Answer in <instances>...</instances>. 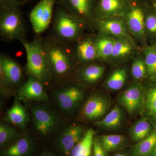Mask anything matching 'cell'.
<instances>
[{"label": "cell", "instance_id": "cell-1", "mask_svg": "<svg viewBox=\"0 0 156 156\" xmlns=\"http://www.w3.org/2000/svg\"><path fill=\"white\" fill-rule=\"evenodd\" d=\"M42 40L52 79L67 80L77 63L71 45L52 35Z\"/></svg>", "mask_w": 156, "mask_h": 156}, {"label": "cell", "instance_id": "cell-2", "mask_svg": "<svg viewBox=\"0 0 156 156\" xmlns=\"http://www.w3.org/2000/svg\"><path fill=\"white\" fill-rule=\"evenodd\" d=\"M26 53L27 72L48 85L52 80V75L47 55L43 44L42 37L37 35L31 41L27 40L20 42Z\"/></svg>", "mask_w": 156, "mask_h": 156}, {"label": "cell", "instance_id": "cell-3", "mask_svg": "<svg viewBox=\"0 0 156 156\" xmlns=\"http://www.w3.org/2000/svg\"><path fill=\"white\" fill-rule=\"evenodd\" d=\"M83 22L58 5L53 16L52 35L71 44L80 37Z\"/></svg>", "mask_w": 156, "mask_h": 156}, {"label": "cell", "instance_id": "cell-4", "mask_svg": "<svg viewBox=\"0 0 156 156\" xmlns=\"http://www.w3.org/2000/svg\"><path fill=\"white\" fill-rule=\"evenodd\" d=\"M21 7H13L0 11V35L5 42H20L27 40L25 23Z\"/></svg>", "mask_w": 156, "mask_h": 156}, {"label": "cell", "instance_id": "cell-5", "mask_svg": "<svg viewBox=\"0 0 156 156\" xmlns=\"http://www.w3.org/2000/svg\"><path fill=\"white\" fill-rule=\"evenodd\" d=\"M56 0H41L29 14L30 21L37 35L45 31L53 22Z\"/></svg>", "mask_w": 156, "mask_h": 156}, {"label": "cell", "instance_id": "cell-6", "mask_svg": "<svg viewBox=\"0 0 156 156\" xmlns=\"http://www.w3.org/2000/svg\"><path fill=\"white\" fill-rule=\"evenodd\" d=\"M67 84L56 89L54 97L58 106L65 111L72 110L80 103L84 95L83 89L75 84Z\"/></svg>", "mask_w": 156, "mask_h": 156}, {"label": "cell", "instance_id": "cell-7", "mask_svg": "<svg viewBox=\"0 0 156 156\" xmlns=\"http://www.w3.org/2000/svg\"><path fill=\"white\" fill-rule=\"evenodd\" d=\"M144 91L141 86H131L119 95V102L130 114H134L142 109Z\"/></svg>", "mask_w": 156, "mask_h": 156}, {"label": "cell", "instance_id": "cell-8", "mask_svg": "<svg viewBox=\"0 0 156 156\" xmlns=\"http://www.w3.org/2000/svg\"><path fill=\"white\" fill-rule=\"evenodd\" d=\"M61 6L83 22L89 19L94 11V0H58Z\"/></svg>", "mask_w": 156, "mask_h": 156}, {"label": "cell", "instance_id": "cell-9", "mask_svg": "<svg viewBox=\"0 0 156 156\" xmlns=\"http://www.w3.org/2000/svg\"><path fill=\"white\" fill-rule=\"evenodd\" d=\"M0 69L2 70L9 87H15L21 83L23 79L22 68L13 58L1 53Z\"/></svg>", "mask_w": 156, "mask_h": 156}, {"label": "cell", "instance_id": "cell-10", "mask_svg": "<svg viewBox=\"0 0 156 156\" xmlns=\"http://www.w3.org/2000/svg\"><path fill=\"white\" fill-rule=\"evenodd\" d=\"M44 86L41 82L32 76L28 78L18 90L20 98L26 100L44 101L48 96L45 92Z\"/></svg>", "mask_w": 156, "mask_h": 156}, {"label": "cell", "instance_id": "cell-11", "mask_svg": "<svg viewBox=\"0 0 156 156\" xmlns=\"http://www.w3.org/2000/svg\"><path fill=\"white\" fill-rule=\"evenodd\" d=\"M74 42L76 43L74 46H71L77 62L79 60L84 63L91 62L98 58L95 40L78 38Z\"/></svg>", "mask_w": 156, "mask_h": 156}, {"label": "cell", "instance_id": "cell-12", "mask_svg": "<svg viewBox=\"0 0 156 156\" xmlns=\"http://www.w3.org/2000/svg\"><path fill=\"white\" fill-rule=\"evenodd\" d=\"M83 129L80 126H73L66 129L62 134L58 146L65 155L70 156L73 148L83 138Z\"/></svg>", "mask_w": 156, "mask_h": 156}, {"label": "cell", "instance_id": "cell-13", "mask_svg": "<svg viewBox=\"0 0 156 156\" xmlns=\"http://www.w3.org/2000/svg\"><path fill=\"white\" fill-rule=\"evenodd\" d=\"M109 108V103L105 98L94 95L87 101L83 109V115L89 120H95L102 116Z\"/></svg>", "mask_w": 156, "mask_h": 156}, {"label": "cell", "instance_id": "cell-14", "mask_svg": "<svg viewBox=\"0 0 156 156\" xmlns=\"http://www.w3.org/2000/svg\"><path fill=\"white\" fill-rule=\"evenodd\" d=\"M35 126L41 134L46 135L54 128L56 120L50 111L44 108L35 107L32 109Z\"/></svg>", "mask_w": 156, "mask_h": 156}, {"label": "cell", "instance_id": "cell-15", "mask_svg": "<svg viewBox=\"0 0 156 156\" xmlns=\"http://www.w3.org/2000/svg\"><path fill=\"white\" fill-rule=\"evenodd\" d=\"M156 147V128L145 139L131 147V156H151Z\"/></svg>", "mask_w": 156, "mask_h": 156}, {"label": "cell", "instance_id": "cell-16", "mask_svg": "<svg viewBox=\"0 0 156 156\" xmlns=\"http://www.w3.org/2000/svg\"><path fill=\"white\" fill-rule=\"evenodd\" d=\"M97 139L101 147L108 153L122 150L126 146L125 137L120 134L103 135Z\"/></svg>", "mask_w": 156, "mask_h": 156}, {"label": "cell", "instance_id": "cell-17", "mask_svg": "<svg viewBox=\"0 0 156 156\" xmlns=\"http://www.w3.org/2000/svg\"><path fill=\"white\" fill-rule=\"evenodd\" d=\"M33 148L31 140L23 137L3 151L2 156H27L30 153Z\"/></svg>", "mask_w": 156, "mask_h": 156}, {"label": "cell", "instance_id": "cell-18", "mask_svg": "<svg viewBox=\"0 0 156 156\" xmlns=\"http://www.w3.org/2000/svg\"><path fill=\"white\" fill-rule=\"evenodd\" d=\"M152 131L149 120L144 118L136 122L132 126L130 131V136L133 141L137 143L146 138Z\"/></svg>", "mask_w": 156, "mask_h": 156}, {"label": "cell", "instance_id": "cell-19", "mask_svg": "<svg viewBox=\"0 0 156 156\" xmlns=\"http://www.w3.org/2000/svg\"><path fill=\"white\" fill-rule=\"evenodd\" d=\"M7 117L9 122L19 127H23L28 120L25 109L17 100L8 111Z\"/></svg>", "mask_w": 156, "mask_h": 156}, {"label": "cell", "instance_id": "cell-20", "mask_svg": "<svg viewBox=\"0 0 156 156\" xmlns=\"http://www.w3.org/2000/svg\"><path fill=\"white\" fill-rule=\"evenodd\" d=\"M141 110L147 115L156 121V86L144 92Z\"/></svg>", "mask_w": 156, "mask_h": 156}, {"label": "cell", "instance_id": "cell-21", "mask_svg": "<svg viewBox=\"0 0 156 156\" xmlns=\"http://www.w3.org/2000/svg\"><path fill=\"white\" fill-rule=\"evenodd\" d=\"M122 112L118 106H115L106 116L96 123L101 128L107 129H115L119 128L122 121Z\"/></svg>", "mask_w": 156, "mask_h": 156}, {"label": "cell", "instance_id": "cell-22", "mask_svg": "<svg viewBox=\"0 0 156 156\" xmlns=\"http://www.w3.org/2000/svg\"><path fill=\"white\" fill-rule=\"evenodd\" d=\"M128 25L131 30L136 34H142L144 29V15L141 9H132L128 15Z\"/></svg>", "mask_w": 156, "mask_h": 156}, {"label": "cell", "instance_id": "cell-23", "mask_svg": "<svg viewBox=\"0 0 156 156\" xmlns=\"http://www.w3.org/2000/svg\"><path fill=\"white\" fill-rule=\"evenodd\" d=\"M104 72V68L95 64L89 65L81 71V79L88 83H93L100 80Z\"/></svg>", "mask_w": 156, "mask_h": 156}, {"label": "cell", "instance_id": "cell-24", "mask_svg": "<svg viewBox=\"0 0 156 156\" xmlns=\"http://www.w3.org/2000/svg\"><path fill=\"white\" fill-rule=\"evenodd\" d=\"M98 58H106L111 56L115 42L106 38H100L95 40Z\"/></svg>", "mask_w": 156, "mask_h": 156}, {"label": "cell", "instance_id": "cell-25", "mask_svg": "<svg viewBox=\"0 0 156 156\" xmlns=\"http://www.w3.org/2000/svg\"><path fill=\"white\" fill-rule=\"evenodd\" d=\"M101 30L115 36L125 34V30L122 23L115 20H101L98 22Z\"/></svg>", "mask_w": 156, "mask_h": 156}, {"label": "cell", "instance_id": "cell-26", "mask_svg": "<svg viewBox=\"0 0 156 156\" xmlns=\"http://www.w3.org/2000/svg\"><path fill=\"white\" fill-rule=\"evenodd\" d=\"M126 72L125 69L116 70L112 74L107 81V86L112 90L122 89L126 82Z\"/></svg>", "mask_w": 156, "mask_h": 156}, {"label": "cell", "instance_id": "cell-27", "mask_svg": "<svg viewBox=\"0 0 156 156\" xmlns=\"http://www.w3.org/2000/svg\"><path fill=\"white\" fill-rule=\"evenodd\" d=\"M145 63L149 75L151 77L156 76V48L149 47L146 49Z\"/></svg>", "mask_w": 156, "mask_h": 156}, {"label": "cell", "instance_id": "cell-28", "mask_svg": "<svg viewBox=\"0 0 156 156\" xmlns=\"http://www.w3.org/2000/svg\"><path fill=\"white\" fill-rule=\"evenodd\" d=\"M17 135V131L14 128L1 124L0 126V145L1 146L7 144Z\"/></svg>", "mask_w": 156, "mask_h": 156}, {"label": "cell", "instance_id": "cell-29", "mask_svg": "<svg viewBox=\"0 0 156 156\" xmlns=\"http://www.w3.org/2000/svg\"><path fill=\"white\" fill-rule=\"evenodd\" d=\"M121 7L120 0H100L98 9L105 13H112L118 11Z\"/></svg>", "mask_w": 156, "mask_h": 156}, {"label": "cell", "instance_id": "cell-30", "mask_svg": "<svg viewBox=\"0 0 156 156\" xmlns=\"http://www.w3.org/2000/svg\"><path fill=\"white\" fill-rule=\"evenodd\" d=\"M132 48L131 45L127 42L123 41L115 42L113 50L112 56L118 57L126 56L131 52Z\"/></svg>", "mask_w": 156, "mask_h": 156}, {"label": "cell", "instance_id": "cell-31", "mask_svg": "<svg viewBox=\"0 0 156 156\" xmlns=\"http://www.w3.org/2000/svg\"><path fill=\"white\" fill-rule=\"evenodd\" d=\"M131 72L132 76L136 80H141L144 78L147 72L145 62L140 59L136 60L132 64Z\"/></svg>", "mask_w": 156, "mask_h": 156}, {"label": "cell", "instance_id": "cell-32", "mask_svg": "<svg viewBox=\"0 0 156 156\" xmlns=\"http://www.w3.org/2000/svg\"><path fill=\"white\" fill-rule=\"evenodd\" d=\"M26 3V0H0V11L13 7H21Z\"/></svg>", "mask_w": 156, "mask_h": 156}, {"label": "cell", "instance_id": "cell-33", "mask_svg": "<svg viewBox=\"0 0 156 156\" xmlns=\"http://www.w3.org/2000/svg\"><path fill=\"white\" fill-rule=\"evenodd\" d=\"M92 149L93 156H108V153L104 149L97 139L93 140Z\"/></svg>", "mask_w": 156, "mask_h": 156}, {"label": "cell", "instance_id": "cell-34", "mask_svg": "<svg viewBox=\"0 0 156 156\" xmlns=\"http://www.w3.org/2000/svg\"><path fill=\"white\" fill-rule=\"evenodd\" d=\"M147 28L151 33L156 32V17L151 15L147 17L146 22Z\"/></svg>", "mask_w": 156, "mask_h": 156}, {"label": "cell", "instance_id": "cell-35", "mask_svg": "<svg viewBox=\"0 0 156 156\" xmlns=\"http://www.w3.org/2000/svg\"><path fill=\"white\" fill-rule=\"evenodd\" d=\"M112 156H131V155L130 152L129 154H127L124 152H116Z\"/></svg>", "mask_w": 156, "mask_h": 156}, {"label": "cell", "instance_id": "cell-36", "mask_svg": "<svg viewBox=\"0 0 156 156\" xmlns=\"http://www.w3.org/2000/svg\"><path fill=\"white\" fill-rule=\"evenodd\" d=\"M151 156H156V147L155 148L153 152L152 153Z\"/></svg>", "mask_w": 156, "mask_h": 156}, {"label": "cell", "instance_id": "cell-37", "mask_svg": "<svg viewBox=\"0 0 156 156\" xmlns=\"http://www.w3.org/2000/svg\"><path fill=\"white\" fill-rule=\"evenodd\" d=\"M30 0H26V2H28V1H29Z\"/></svg>", "mask_w": 156, "mask_h": 156}, {"label": "cell", "instance_id": "cell-38", "mask_svg": "<svg viewBox=\"0 0 156 156\" xmlns=\"http://www.w3.org/2000/svg\"></svg>", "mask_w": 156, "mask_h": 156}, {"label": "cell", "instance_id": "cell-39", "mask_svg": "<svg viewBox=\"0 0 156 156\" xmlns=\"http://www.w3.org/2000/svg\"></svg>", "mask_w": 156, "mask_h": 156}]
</instances>
